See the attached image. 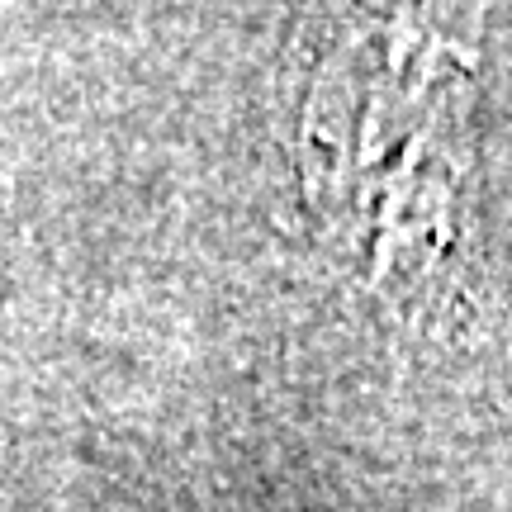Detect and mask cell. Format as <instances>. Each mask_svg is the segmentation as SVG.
Masks as SVG:
<instances>
[{
  "instance_id": "1",
  "label": "cell",
  "mask_w": 512,
  "mask_h": 512,
  "mask_svg": "<svg viewBox=\"0 0 512 512\" xmlns=\"http://www.w3.org/2000/svg\"><path fill=\"white\" fill-rule=\"evenodd\" d=\"M290 152L318 238L375 294L408 299L451 252L456 72L437 38L384 15L313 29Z\"/></svg>"
}]
</instances>
